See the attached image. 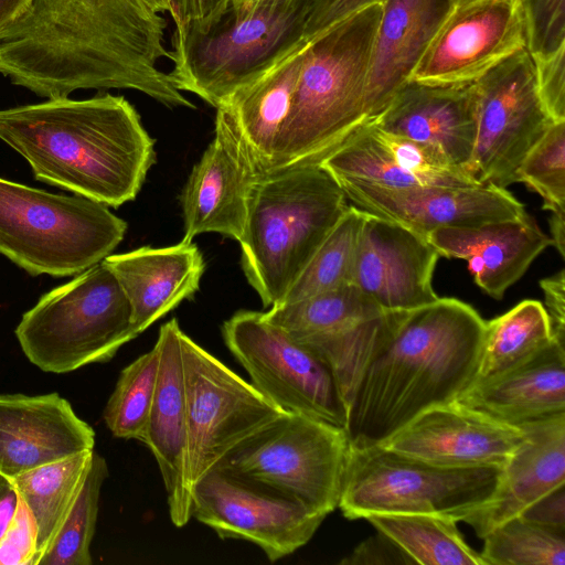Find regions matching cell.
Instances as JSON below:
<instances>
[{
  "label": "cell",
  "instance_id": "cell-1",
  "mask_svg": "<svg viewBox=\"0 0 565 565\" xmlns=\"http://www.w3.org/2000/svg\"><path fill=\"white\" fill-rule=\"evenodd\" d=\"M166 24L142 0H32L0 38V73L46 98L124 88L195 108L158 67Z\"/></svg>",
  "mask_w": 565,
  "mask_h": 565
},
{
  "label": "cell",
  "instance_id": "cell-2",
  "mask_svg": "<svg viewBox=\"0 0 565 565\" xmlns=\"http://www.w3.org/2000/svg\"><path fill=\"white\" fill-rule=\"evenodd\" d=\"M0 139L39 181L113 207L137 196L156 160L139 114L111 94L0 109Z\"/></svg>",
  "mask_w": 565,
  "mask_h": 565
},
{
  "label": "cell",
  "instance_id": "cell-3",
  "mask_svg": "<svg viewBox=\"0 0 565 565\" xmlns=\"http://www.w3.org/2000/svg\"><path fill=\"white\" fill-rule=\"evenodd\" d=\"M486 321L468 303L437 300L407 311L366 366L349 407L351 447L379 445L476 379Z\"/></svg>",
  "mask_w": 565,
  "mask_h": 565
},
{
  "label": "cell",
  "instance_id": "cell-4",
  "mask_svg": "<svg viewBox=\"0 0 565 565\" xmlns=\"http://www.w3.org/2000/svg\"><path fill=\"white\" fill-rule=\"evenodd\" d=\"M381 13L382 3L365 7L305 44L290 113L266 174L319 163L367 119L366 81Z\"/></svg>",
  "mask_w": 565,
  "mask_h": 565
},
{
  "label": "cell",
  "instance_id": "cell-5",
  "mask_svg": "<svg viewBox=\"0 0 565 565\" xmlns=\"http://www.w3.org/2000/svg\"><path fill=\"white\" fill-rule=\"evenodd\" d=\"M312 0H228L207 20L177 25L170 76L218 108L301 46Z\"/></svg>",
  "mask_w": 565,
  "mask_h": 565
},
{
  "label": "cell",
  "instance_id": "cell-6",
  "mask_svg": "<svg viewBox=\"0 0 565 565\" xmlns=\"http://www.w3.org/2000/svg\"><path fill=\"white\" fill-rule=\"evenodd\" d=\"M349 207L319 163L259 178L248 205L241 264L264 307L277 305Z\"/></svg>",
  "mask_w": 565,
  "mask_h": 565
},
{
  "label": "cell",
  "instance_id": "cell-7",
  "mask_svg": "<svg viewBox=\"0 0 565 565\" xmlns=\"http://www.w3.org/2000/svg\"><path fill=\"white\" fill-rule=\"evenodd\" d=\"M126 231L103 203L0 178V255L32 276L77 275L110 255Z\"/></svg>",
  "mask_w": 565,
  "mask_h": 565
},
{
  "label": "cell",
  "instance_id": "cell-8",
  "mask_svg": "<svg viewBox=\"0 0 565 565\" xmlns=\"http://www.w3.org/2000/svg\"><path fill=\"white\" fill-rule=\"evenodd\" d=\"M138 335L129 301L103 260L44 294L15 328L29 361L56 374L107 362Z\"/></svg>",
  "mask_w": 565,
  "mask_h": 565
},
{
  "label": "cell",
  "instance_id": "cell-9",
  "mask_svg": "<svg viewBox=\"0 0 565 565\" xmlns=\"http://www.w3.org/2000/svg\"><path fill=\"white\" fill-rule=\"evenodd\" d=\"M502 467L448 468L381 445L350 454L338 508L350 520L423 513L463 521L494 494Z\"/></svg>",
  "mask_w": 565,
  "mask_h": 565
},
{
  "label": "cell",
  "instance_id": "cell-10",
  "mask_svg": "<svg viewBox=\"0 0 565 565\" xmlns=\"http://www.w3.org/2000/svg\"><path fill=\"white\" fill-rule=\"evenodd\" d=\"M349 454L345 428L282 413L215 468L260 482L328 515L339 505Z\"/></svg>",
  "mask_w": 565,
  "mask_h": 565
},
{
  "label": "cell",
  "instance_id": "cell-11",
  "mask_svg": "<svg viewBox=\"0 0 565 565\" xmlns=\"http://www.w3.org/2000/svg\"><path fill=\"white\" fill-rule=\"evenodd\" d=\"M405 312L384 311L359 287L348 284L273 306L264 313L331 370L349 409L366 366Z\"/></svg>",
  "mask_w": 565,
  "mask_h": 565
},
{
  "label": "cell",
  "instance_id": "cell-12",
  "mask_svg": "<svg viewBox=\"0 0 565 565\" xmlns=\"http://www.w3.org/2000/svg\"><path fill=\"white\" fill-rule=\"evenodd\" d=\"M222 335L254 387L279 409L347 428L349 409L331 370L264 312H235Z\"/></svg>",
  "mask_w": 565,
  "mask_h": 565
},
{
  "label": "cell",
  "instance_id": "cell-13",
  "mask_svg": "<svg viewBox=\"0 0 565 565\" xmlns=\"http://www.w3.org/2000/svg\"><path fill=\"white\" fill-rule=\"evenodd\" d=\"M180 350L193 490L234 448L285 412L183 331Z\"/></svg>",
  "mask_w": 565,
  "mask_h": 565
},
{
  "label": "cell",
  "instance_id": "cell-14",
  "mask_svg": "<svg viewBox=\"0 0 565 565\" xmlns=\"http://www.w3.org/2000/svg\"><path fill=\"white\" fill-rule=\"evenodd\" d=\"M477 132L472 173L480 183L507 188L522 161L554 122L536 88L526 49L507 57L472 83Z\"/></svg>",
  "mask_w": 565,
  "mask_h": 565
},
{
  "label": "cell",
  "instance_id": "cell-15",
  "mask_svg": "<svg viewBox=\"0 0 565 565\" xmlns=\"http://www.w3.org/2000/svg\"><path fill=\"white\" fill-rule=\"evenodd\" d=\"M327 515L250 479L214 468L192 490V518L220 539L260 547L270 562L291 555Z\"/></svg>",
  "mask_w": 565,
  "mask_h": 565
},
{
  "label": "cell",
  "instance_id": "cell-16",
  "mask_svg": "<svg viewBox=\"0 0 565 565\" xmlns=\"http://www.w3.org/2000/svg\"><path fill=\"white\" fill-rule=\"evenodd\" d=\"M523 49L526 36L520 0H466L454 6L411 81L471 84Z\"/></svg>",
  "mask_w": 565,
  "mask_h": 565
},
{
  "label": "cell",
  "instance_id": "cell-17",
  "mask_svg": "<svg viewBox=\"0 0 565 565\" xmlns=\"http://www.w3.org/2000/svg\"><path fill=\"white\" fill-rule=\"evenodd\" d=\"M260 173L226 106L216 108L214 138L193 167L181 194L182 239L217 233L241 239Z\"/></svg>",
  "mask_w": 565,
  "mask_h": 565
},
{
  "label": "cell",
  "instance_id": "cell-18",
  "mask_svg": "<svg viewBox=\"0 0 565 565\" xmlns=\"http://www.w3.org/2000/svg\"><path fill=\"white\" fill-rule=\"evenodd\" d=\"M335 180L354 207L424 236L439 227L476 226L526 214L520 201L492 183L390 189L350 179Z\"/></svg>",
  "mask_w": 565,
  "mask_h": 565
},
{
  "label": "cell",
  "instance_id": "cell-19",
  "mask_svg": "<svg viewBox=\"0 0 565 565\" xmlns=\"http://www.w3.org/2000/svg\"><path fill=\"white\" fill-rule=\"evenodd\" d=\"M438 257L426 236L365 213L352 284L384 311H411L439 298L433 287Z\"/></svg>",
  "mask_w": 565,
  "mask_h": 565
},
{
  "label": "cell",
  "instance_id": "cell-20",
  "mask_svg": "<svg viewBox=\"0 0 565 565\" xmlns=\"http://www.w3.org/2000/svg\"><path fill=\"white\" fill-rule=\"evenodd\" d=\"M523 437L520 427L454 401L422 412L379 445L441 467H503Z\"/></svg>",
  "mask_w": 565,
  "mask_h": 565
},
{
  "label": "cell",
  "instance_id": "cell-21",
  "mask_svg": "<svg viewBox=\"0 0 565 565\" xmlns=\"http://www.w3.org/2000/svg\"><path fill=\"white\" fill-rule=\"evenodd\" d=\"M319 164L334 179L390 189L483 184L435 148L388 132L371 119L354 128Z\"/></svg>",
  "mask_w": 565,
  "mask_h": 565
},
{
  "label": "cell",
  "instance_id": "cell-22",
  "mask_svg": "<svg viewBox=\"0 0 565 565\" xmlns=\"http://www.w3.org/2000/svg\"><path fill=\"white\" fill-rule=\"evenodd\" d=\"M94 446V429L57 393L0 395L1 475L14 478Z\"/></svg>",
  "mask_w": 565,
  "mask_h": 565
},
{
  "label": "cell",
  "instance_id": "cell-23",
  "mask_svg": "<svg viewBox=\"0 0 565 565\" xmlns=\"http://www.w3.org/2000/svg\"><path fill=\"white\" fill-rule=\"evenodd\" d=\"M182 329L171 319L159 329V370L142 443L153 455L167 492L171 522L184 526L192 518L185 394L180 350Z\"/></svg>",
  "mask_w": 565,
  "mask_h": 565
},
{
  "label": "cell",
  "instance_id": "cell-24",
  "mask_svg": "<svg viewBox=\"0 0 565 565\" xmlns=\"http://www.w3.org/2000/svg\"><path fill=\"white\" fill-rule=\"evenodd\" d=\"M369 119L388 132L435 148L473 175L477 120L472 83L433 85L409 81Z\"/></svg>",
  "mask_w": 565,
  "mask_h": 565
},
{
  "label": "cell",
  "instance_id": "cell-25",
  "mask_svg": "<svg viewBox=\"0 0 565 565\" xmlns=\"http://www.w3.org/2000/svg\"><path fill=\"white\" fill-rule=\"evenodd\" d=\"M426 237L439 256L466 260L475 282L494 299H501L552 244L527 213L476 226L439 227Z\"/></svg>",
  "mask_w": 565,
  "mask_h": 565
},
{
  "label": "cell",
  "instance_id": "cell-26",
  "mask_svg": "<svg viewBox=\"0 0 565 565\" xmlns=\"http://www.w3.org/2000/svg\"><path fill=\"white\" fill-rule=\"evenodd\" d=\"M519 427L523 440L502 467L493 497L463 520L480 539L565 484V413Z\"/></svg>",
  "mask_w": 565,
  "mask_h": 565
},
{
  "label": "cell",
  "instance_id": "cell-27",
  "mask_svg": "<svg viewBox=\"0 0 565 565\" xmlns=\"http://www.w3.org/2000/svg\"><path fill=\"white\" fill-rule=\"evenodd\" d=\"M454 6L452 0H383L366 81L367 119L411 81Z\"/></svg>",
  "mask_w": 565,
  "mask_h": 565
},
{
  "label": "cell",
  "instance_id": "cell-28",
  "mask_svg": "<svg viewBox=\"0 0 565 565\" xmlns=\"http://www.w3.org/2000/svg\"><path fill=\"white\" fill-rule=\"evenodd\" d=\"M456 402L515 427L565 413V345L553 339L519 364L476 377Z\"/></svg>",
  "mask_w": 565,
  "mask_h": 565
},
{
  "label": "cell",
  "instance_id": "cell-29",
  "mask_svg": "<svg viewBox=\"0 0 565 565\" xmlns=\"http://www.w3.org/2000/svg\"><path fill=\"white\" fill-rule=\"evenodd\" d=\"M119 282L140 334L199 289L205 263L192 241L168 247L145 246L103 259Z\"/></svg>",
  "mask_w": 565,
  "mask_h": 565
},
{
  "label": "cell",
  "instance_id": "cell-30",
  "mask_svg": "<svg viewBox=\"0 0 565 565\" xmlns=\"http://www.w3.org/2000/svg\"><path fill=\"white\" fill-rule=\"evenodd\" d=\"M306 43L223 105L233 114L260 177L269 169L278 136L290 113Z\"/></svg>",
  "mask_w": 565,
  "mask_h": 565
},
{
  "label": "cell",
  "instance_id": "cell-31",
  "mask_svg": "<svg viewBox=\"0 0 565 565\" xmlns=\"http://www.w3.org/2000/svg\"><path fill=\"white\" fill-rule=\"evenodd\" d=\"M93 454L94 449L85 450L11 478L35 521V565H39L75 503Z\"/></svg>",
  "mask_w": 565,
  "mask_h": 565
},
{
  "label": "cell",
  "instance_id": "cell-32",
  "mask_svg": "<svg viewBox=\"0 0 565 565\" xmlns=\"http://www.w3.org/2000/svg\"><path fill=\"white\" fill-rule=\"evenodd\" d=\"M366 520L422 565H487L457 529V521L423 513L371 514Z\"/></svg>",
  "mask_w": 565,
  "mask_h": 565
},
{
  "label": "cell",
  "instance_id": "cell-33",
  "mask_svg": "<svg viewBox=\"0 0 565 565\" xmlns=\"http://www.w3.org/2000/svg\"><path fill=\"white\" fill-rule=\"evenodd\" d=\"M553 340L550 318L537 300H523L486 322L476 377L505 371L530 358Z\"/></svg>",
  "mask_w": 565,
  "mask_h": 565
},
{
  "label": "cell",
  "instance_id": "cell-34",
  "mask_svg": "<svg viewBox=\"0 0 565 565\" xmlns=\"http://www.w3.org/2000/svg\"><path fill=\"white\" fill-rule=\"evenodd\" d=\"M364 217L363 211L349 204L277 305L294 302L352 284Z\"/></svg>",
  "mask_w": 565,
  "mask_h": 565
},
{
  "label": "cell",
  "instance_id": "cell-35",
  "mask_svg": "<svg viewBox=\"0 0 565 565\" xmlns=\"http://www.w3.org/2000/svg\"><path fill=\"white\" fill-rule=\"evenodd\" d=\"M159 370V348L143 353L121 370L106 404L104 420L110 433L142 443L154 397Z\"/></svg>",
  "mask_w": 565,
  "mask_h": 565
},
{
  "label": "cell",
  "instance_id": "cell-36",
  "mask_svg": "<svg viewBox=\"0 0 565 565\" xmlns=\"http://www.w3.org/2000/svg\"><path fill=\"white\" fill-rule=\"evenodd\" d=\"M480 555L487 565H564L565 530L514 516L487 533Z\"/></svg>",
  "mask_w": 565,
  "mask_h": 565
},
{
  "label": "cell",
  "instance_id": "cell-37",
  "mask_svg": "<svg viewBox=\"0 0 565 565\" xmlns=\"http://www.w3.org/2000/svg\"><path fill=\"white\" fill-rule=\"evenodd\" d=\"M108 476L106 460L93 454L89 470L68 515L39 565H92L100 490Z\"/></svg>",
  "mask_w": 565,
  "mask_h": 565
},
{
  "label": "cell",
  "instance_id": "cell-38",
  "mask_svg": "<svg viewBox=\"0 0 565 565\" xmlns=\"http://www.w3.org/2000/svg\"><path fill=\"white\" fill-rule=\"evenodd\" d=\"M543 199L552 215H565V121L553 122L530 150L516 172Z\"/></svg>",
  "mask_w": 565,
  "mask_h": 565
},
{
  "label": "cell",
  "instance_id": "cell-39",
  "mask_svg": "<svg viewBox=\"0 0 565 565\" xmlns=\"http://www.w3.org/2000/svg\"><path fill=\"white\" fill-rule=\"evenodd\" d=\"M526 50L533 60L565 49V0H520Z\"/></svg>",
  "mask_w": 565,
  "mask_h": 565
},
{
  "label": "cell",
  "instance_id": "cell-40",
  "mask_svg": "<svg viewBox=\"0 0 565 565\" xmlns=\"http://www.w3.org/2000/svg\"><path fill=\"white\" fill-rule=\"evenodd\" d=\"M38 530L20 498L15 515L0 540V565H35Z\"/></svg>",
  "mask_w": 565,
  "mask_h": 565
},
{
  "label": "cell",
  "instance_id": "cell-41",
  "mask_svg": "<svg viewBox=\"0 0 565 565\" xmlns=\"http://www.w3.org/2000/svg\"><path fill=\"white\" fill-rule=\"evenodd\" d=\"M564 56L565 49L545 58H532L539 96L554 122L565 121Z\"/></svg>",
  "mask_w": 565,
  "mask_h": 565
},
{
  "label": "cell",
  "instance_id": "cell-42",
  "mask_svg": "<svg viewBox=\"0 0 565 565\" xmlns=\"http://www.w3.org/2000/svg\"><path fill=\"white\" fill-rule=\"evenodd\" d=\"M383 0H312L305 28L308 42L351 14Z\"/></svg>",
  "mask_w": 565,
  "mask_h": 565
},
{
  "label": "cell",
  "instance_id": "cell-43",
  "mask_svg": "<svg viewBox=\"0 0 565 565\" xmlns=\"http://www.w3.org/2000/svg\"><path fill=\"white\" fill-rule=\"evenodd\" d=\"M342 565H409L414 562L386 535L377 532L361 542Z\"/></svg>",
  "mask_w": 565,
  "mask_h": 565
},
{
  "label": "cell",
  "instance_id": "cell-44",
  "mask_svg": "<svg viewBox=\"0 0 565 565\" xmlns=\"http://www.w3.org/2000/svg\"><path fill=\"white\" fill-rule=\"evenodd\" d=\"M545 297V309L550 318L552 337L565 344V271L561 269L540 281Z\"/></svg>",
  "mask_w": 565,
  "mask_h": 565
},
{
  "label": "cell",
  "instance_id": "cell-45",
  "mask_svg": "<svg viewBox=\"0 0 565 565\" xmlns=\"http://www.w3.org/2000/svg\"><path fill=\"white\" fill-rule=\"evenodd\" d=\"M521 516L544 526L565 530V484L537 499Z\"/></svg>",
  "mask_w": 565,
  "mask_h": 565
},
{
  "label": "cell",
  "instance_id": "cell-46",
  "mask_svg": "<svg viewBox=\"0 0 565 565\" xmlns=\"http://www.w3.org/2000/svg\"><path fill=\"white\" fill-rule=\"evenodd\" d=\"M228 0H171L175 26L188 22L204 21L216 14Z\"/></svg>",
  "mask_w": 565,
  "mask_h": 565
},
{
  "label": "cell",
  "instance_id": "cell-47",
  "mask_svg": "<svg viewBox=\"0 0 565 565\" xmlns=\"http://www.w3.org/2000/svg\"><path fill=\"white\" fill-rule=\"evenodd\" d=\"M20 494L11 478L0 473V540L12 522Z\"/></svg>",
  "mask_w": 565,
  "mask_h": 565
},
{
  "label": "cell",
  "instance_id": "cell-48",
  "mask_svg": "<svg viewBox=\"0 0 565 565\" xmlns=\"http://www.w3.org/2000/svg\"><path fill=\"white\" fill-rule=\"evenodd\" d=\"M32 0H0V38L30 8Z\"/></svg>",
  "mask_w": 565,
  "mask_h": 565
},
{
  "label": "cell",
  "instance_id": "cell-49",
  "mask_svg": "<svg viewBox=\"0 0 565 565\" xmlns=\"http://www.w3.org/2000/svg\"><path fill=\"white\" fill-rule=\"evenodd\" d=\"M148 8L157 13L171 12V0H142Z\"/></svg>",
  "mask_w": 565,
  "mask_h": 565
},
{
  "label": "cell",
  "instance_id": "cell-50",
  "mask_svg": "<svg viewBox=\"0 0 565 565\" xmlns=\"http://www.w3.org/2000/svg\"><path fill=\"white\" fill-rule=\"evenodd\" d=\"M456 3H459V2H462V1H466V0H452Z\"/></svg>",
  "mask_w": 565,
  "mask_h": 565
}]
</instances>
